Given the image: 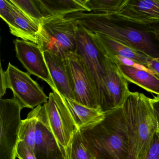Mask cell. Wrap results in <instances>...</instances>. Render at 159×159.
I'll list each match as a JSON object with an SVG mask.
<instances>
[{
	"instance_id": "cell-1",
	"label": "cell",
	"mask_w": 159,
	"mask_h": 159,
	"mask_svg": "<svg viewBox=\"0 0 159 159\" xmlns=\"http://www.w3.org/2000/svg\"><path fill=\"white\" fill-rule=\"evenodd\" d=\"M92 33H99L159 58V40L150 25L140 24L117 14L80 12L66 16Z\"/></svg>"
},
{
	"instance_id": "cell-2",
	"label": "cell",
	"mask_w": 159,
	"mask_h": 159,
	"mask_svg": "<svg viewBox=\"0 0 159 159\" xmlns=\"http://www.w3.org/2000/svg\"><path fill=\"white\" fill-rule=\"evenodd\" d=\"M98 123L80 130L96 159H130V141L121 107L105 112Z\"/></svg>"
},
{
	"instance_id": "cell-3",
	"label": "cell",
	"mask_w": 159,
	"mask_h": 159,
	"mask_svg": "<svg viewBox=\"0 0 159 159\" xmlns=\"http://www.w3.org/2000/svg\"><path fill=\"white\" fill-rule=\"evenodd\" d=\"M122 108L130 141V159H145L158 130L150 98L131 92Z\"/></svg>"
},
{
	"instance_id": "cell-4",
	"label": "cell",
	"mask_w": 159,
	"mask_h": 159,
	"mask_svg": "<svg viewBox=\"0 0 159 159\" xmlns=\"http://www.w3.org/2000/svg\"><path fill=\"white\" fill-rule=\"evenodd\" d=\"M76 38L77 52L82 58L98 106L104 112L112 111L106 85L105 55L89 32L79 25Z\"/></svg>"
},
{
	"instance_id": "cell-5",
	"label": "cell",
	"mask_w": 159,
	"mask_h": 159,
	"mask_svg": "<svg viewBox=\"0 0 159 159\" xmlns=\"http://www.w3.org/2000/svg\"><path fill=\"white\" fill-rule=\"evenodd\" d=\"M78 23L66 16H48L40 25L38 43L43 52L54 53L66 59L77 50Z\"/></svg>"
},
{
	"instance_id": "cell-6",
	"label": "cell",
	"mask_w": 159,
	"mask_h": 159,
	"mask_svg": "<svg viewBox=\"0 0 159 159\" xmlns=\"http://www.w3.org/2000/svg\"><path fill=\"white\" fill-rule=\"evenodd\" d=\"M49 126L67 156L78 127L66 103L65 98L57 91L49 94L43 104Z\"/></svg>"
},
{
	"instance_id": "cell-7",
	"label": "cell",
	"mask_w": 159,
	"mask_h": 159,
	"mask_svg": "<svg viewBox=\"0 0 159 159\" xmlns=\"http://www.w3.org/2000/svg\"><path fill=\"white\" fill-rule=\"evenodd\" d=\"M23 109L14 98L0 100V159L16 158Z\"/></svg>"
},
{
	"instance_id": "cell-8",
	"label": "cell",
	"mask_w": 159,
	"mask_h": 159,
	"mask_svg": "<svg viewBox=\"0 0 159 159\" xmlns=\"http://www.w3.org/2000/svg\"><path fill=\"white\" fill-rule=\"evenodd\" d=\"M8 88L13 93L14 98L23 108L34 109L47 103L49 99L38 83L25 72L9 63L6 70Z\"/></svg>"
},
{
	"instance_id": "cell-9",
	"label": "cell",
	"mask_w": 159,
	"mask_h": 159,
	"mask_svg": "<svg viewBox=\"0 0 159 159\" xmlns=\"http://www.w3.org/2000/svg\"><path fill=\"white\" fill-rule=\"evenodd\" d=\"M74 100L94 108H100L89 75L80 56L76 52L69 53L66 58Z\"/></svg>"
},
{
	"instance_id": "cell-10",
	"label": "cell",
	"mask_w": 159,
	"mask_h": 159,
	"mask_svg": "<svg viewBox=\"0 0 159 159\" xmlns=\"http://www.w3.org/2000/svg\"><path fill=\"white\" fill-rule=\"evenodd\" d=\"M16 57L29 74L46 82L53 90L57 91L45 61L43 52L37 43L16 39L14 41Z\"/></svg>"
},
{
	"instance_id": "cell-11",
	"label": "cell",
	"mask_w": 159,
	"mask_h": 159,
	"mask_svg": "<svg viewBox=\"0 0 159 159\" xmlns=\"http://www.w3.org/2000/svg\"><path fill=\"white\" fill-rule=\"evenodd\" d=\"M38 122L34 153L37 159H67L48 124L43 105L36 107Z\"/></svg>"
},
{
	"instance_id": "cell-12",
	"label": "cell",
	"mask_w": 159,
	"mask_h": 159,
	"mask_svg": "<svg viewBox=\"0 0 159 159\" xmlns=\"http://www.w3.org/2000/svg\"><path fill=\"white\" fill-rule=\"evenodd\" d=\"M88 32L105 55L111 59L115 57L126 58L148 70L149 62L152 58L146 54L105 35Z\"/></svg>"
},
{
	"instance_id": "cell-13",
	"label": "cell",
	"mask_w": 159,
	"mask_h": 159,
	"mask_svg": "<svg viewBox=\"0 0 159 159\" xmlns=\"http://www.w3.org/2000/svg\"><path fill=\"white\" fill-rule=\"evenodd\" d=\"M104 62L106 85L112 111L122 107L131 92L127 80L121 73L117 63L106 55Z\"/></svg>"
},
{
	"instance_id": "cell-14",
	"label": "cell",
	"mask_w": 159,
	"mask_h": 159,
	"mask_svg": "<svg viewBox=\"0 0 159 159\" xmlns=\"http://www.w3.org/2000/svg\"><path fill=\"white\" fill-rule=\"evenodd\" d=\"M116 14L140 24L159 23V0H126Z\"/></svg>"
},
{
	"instance_id": "cell-15",
	"label": "cell",
	"mask_w": 159,
	"mask_h": 159,
	"mask_svg": "<svg viewBox=\"0 0 159 159\" xmlns=\"http://www.w3.org/2000/svg\"><path fill=\"white\" fill-rule=\"evenodd\" d=\"M46 64L57 91L67 99L74 100L66 59L54 53L43 52Z\"/></svg>"
},
{
	"instance_id": "cell-16",
	"label": "cell",
	"mask_w": 159,
	"mask_h": 159,
	"mask_svg": "<svg viewBox=\"0 0 159 159\" xmlns=\"http://www.w3.org/2000/svg\"><path fill=\"white\" fill-rule=\"evenodd\" d=\"M13 20L9 26L12 35L22 40L38 43L40 25L26 15L12 2Z\"/></svg>"
},
{
	"instance_id": "cell-17",
	"label": "cell",
	"mask_w": 159,
	"mask_h": 159,
	"mask_svg": "<svg viewBox=\"0 0 159 159\" xmlns=\"http://www.w3.org/2000/svg\"><path fill=\"white\" fill-rule=\"evenodd\" d=\"M117 64L121 73L127 81L159 96V78L157 76L150 71H146L134 66L120 63Z\"/></svg>"
},
{
	"instance_id": "cell-18",
	"label": "cell",
	"mask_w": 159,
	"mask_h": 159,
	"mask_svg": "<svg viewBox=\"0 0 159 159\" xmlns=\"http://www.w3.org/2000/svg\"><path fill=\"white\" fill-rule=\"evenodd\" d=\"M86 2L87 0H38L46 18L51 16L91 12Z\"/></svg>"
},
{
	"instance_id": "cell-19",
	"label": "cell",
	"mask_w": 159,
	"mask_h": 159,
	"mask_svg": "<svg viewBox=\"0 0 159 159\" xmlns=\"http://www.w3.org/2000/svg\"><path fill=\"white\" fill-rule=\"evenodd\" d=\"M65 98L75 123L80 130H83L98 123L105 117V112L100 108L89 107L75 100Z\"/></svg>"
},
{
	"instance_id": "cell-20",
	"label": "cell",
	"mask_w": 159,
	"mask_h": 159,
	"mask_svg": "<svg viewBox=\"0 0 159 159\" xmlns=\"http://www.w3.org/2000/svg\"><path fill=\"white\" fill-rule=\"evenodd\" d=\"M38 122L37 109L35 108L26 119L22 120L19 128V141L25 142L34 152Z\"/></svg>"
},
{
	"instance_id": "cell-21",
	"label": "cell",
	"mask_w": 159,
	"mask_h": 159,
	"mask_svg": "<svg viewBox=\"0 0 159 159\" xmlns=\"http://www.w3.org/2000/svg\"><path fill=\"white\" fill-rule=\"evenodd\" d=\"M126 0H87L86 6L91 12L116 14L120 11Z\"/></svg>"
},
{
	"instance_id": "cell-22",
	"label": "cell",
	"mask_w": 159,
	"mask_h": 159,
	"mask_svg": "<svg viewBox=\"0 0 159 159\" xmlns=\"http://www.w3.org/2000/svg\"><path fill=\"white\" fill-rule=\"evenodd\" d=\"M11 1L26 15L39 25L43 19L46 18L38 0H11Z\"/></svg>"
},
{
	"instance_id": "cell-23",
	"label": "cell",
	"mask_w": 159,
	"mask_h": 159,
	"mask_svg": "<svg viewBox=\"0 0 159 159\" xmlns=\"http://www.w3.org/2000/svg\"><path fill=\"white\" fill-rule=\"evenodd\" d=\"M67 159H96L84 141L79 129L76 132L72 140Z\"/></svg>"
},
{
	"instance_id": "cell-24",
	"label": "cell",
	"mask_w": 159,
	"mask_h": 159,
	"mask_svg": "<svg viewBox=\"0 0 159 159\" xmlns=\"http://www.w3.org/2000/svg\"><path fill=\"white\" fill-rule=\"evenodd\" d=\"M0 16L8 26L12 23V5L11 0H1L0 1Z\"/></svg>"
},
{
	"instance_id": "cell-25",
	"label": "cell",
	"mask_w": 159,
	"mask_h": 159,
	"mask_svg": "<svg viewBox=\"0 0 159 159\" xmlns=\"http://www.w3.org/2000/svg\"><path fill=\"white\" fill-rule=\"evenodd\" d=\"M16 157L19 159H37L34 151L25 142L20 141L16 148Z\"/></svg>"
},
{
	"instance_id": "cell-26",
	"label": "cell",
	"mask_w": 159,
	"mask_h": 159,
	"mask_svg": "<svg viewBox=\"0 0 159 159\" xmlns=\"http://www.w3.org/2000/svg\"><path fill=\"white\" fill-rule=\"evenodd\" d=\"M145 159H159V131L154 135L152 144Z\"/></svg>"
},
{
	"instance_id": "cell-27",
	"label": "cell",
	"mask_w": 159,
	"mask_h": 159,
	"mask_svg": "<svg viewBox=\"0 0 159 159\" xmlns=\"http://www.w3.org/2000/svg\"><path fill=\"white\" fill-rule=\"evenodd\" d=\"M1 88H0V98H2L6 93V90L8 89V80L6 71L2 69L1 65Z\"/></svg>"
},
{
	"instance_id": "cell-28",
	"label": "cell",
	"mask_w": 159,
	"mask_h": 159,
	"mask_svg": "<svg viewBox=\"0 0 159 159\" xmlns=\"http://www.w3.org/2000/svg\"><path fill=\"white\" fill-rule=\"evenodd\" d=\"M147 69L159 78V58H152Z\"/></svg>"
},
{
	"instance_id": "cell-29",
	"label": "cell",
	"mask_w": 159,
	"mask_h": 159,
	"mask_svg": "<svg viewBox=\"0 0 159 159\" xmlns=\"http://www.w3.org/2000/svg\"><path fill=\"white\" fill-rule=\"evenodd\" d=\"M150 102L159 129V97L150 98Z\"/></svg>"
},
{
	"instance_id": "cell-30",
	"label": "cell",
	"mask_w": 159,
	"mask_h": 159,
	"mask_svg": "<svg viewBox=\"0 0 159 159\" xmlns=\"http://www.w3.org/2000/svg\"><path fill=\"white\" fill-rule=\"evenodd\" d=\"M150 25L151 27L153 30V31L155 32L157 38L159 40V23L152 24V25Z\"/></svg>"
},
{
	"instance_id": "cell-31",
	"label": "cell",
	"mask_w": 159,
	"mask_h": 159,
	"mask_svg": "<svg viewBox=\"0 0 159 159\" xmlns=\"http://www.w3.org/2000/svg\"><path fill=\"white\" fill-rule=\"evenodd\" d=\"M158 130H159V129H158Z\"/></svg>"
}]
</instances>
